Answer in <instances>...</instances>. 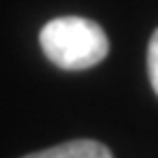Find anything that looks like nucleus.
<instances>
[{
  "mask_svg": "<svg viewBox=\"0 0 158 158\" xmlns=\"http://www.w3.org/2000/svg\"><path fill=\"white\" fill-rule=\"evenodd\" d=\"M44 55L64 70H84L103 62L110 42L97 22L79 15L55 18L40 31Z\"/></svg>",
  "mask_w": 158,
  "mask_h": 158,
  "instance_id": "obj_1",
  "label": "nucleus"
},
{
  "mask_svg": "<svg viewBox=\"0 0 158 158\" xmlns=\"http://www.w3.org/2000/svg\"><path fill=\"white\" fill-rule=\"evenodd\" d=\"M147 75H149L154 92L158 94V29L154 31L149 46H147Z\"/></svg>",
  "mask_w": 158,
  "mask_h": 158,
  "instance_id": "obj_3",
  "label": "nucleus"
},
{
  "mask_svg": "<svg viewBox=\"0 0 158 158\" xmlns=\"http://www.w3.org/2000/svg\"><path fill=\"white\" fill-rule=\"evenodd\" d=\"M22 158H112V154L103 143L90 141V138H79V141H68L42 152L27 154Z\"/></svg>",
  "mask_w": 158,
  "mask_h": 158,
  "instance_id": "obj_2",
  "label": "nucleus"
}]
</instances>
